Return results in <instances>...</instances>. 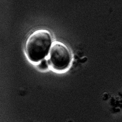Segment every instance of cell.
I'll list each match as a JSON object with an SVG mask.
<instances>
[{
  "label": "cell",
  "instance_id": "1",
  "mask_svg": "<svg viewBox=\"0 0 122 122\" xmlns=\"http://www.w3.org/2000/svg\"><path fill=\"white\" fill-rule=\"evenodd\" d=\"M52 44V37L50 32L45 30H36L26 41V55L31 61L39 62L48 55Z\"/></svg>",
  "mask_w": 122,
  "mask_h": 122
},
{
  "label": "cell",
  "instance_id": "2",
  "mask_svg": "<svg viewBox=\"0 0 122 122\" xmlns=\"http://www.w3.org/2000/svg\"><path fill=\"white\" fill-rule=\"evenodd\" d=\"M71 59V52L66 45L59 42L52 44L49 53V62L53 68L58 71L65 70Z\"/></svg>",
  "mask_w": 122,
  "mask_h": 122
},
{
  "label": "cell",
  "instance_id": "3",
  "mask_svg": "<svg viewBox=\"0 0 122 122\" xmlns=\"http://www.w3.org/2000/svg\"><path fill=\"white\" fill-rule=\"evenodd\" d=\"M49 61L45 59H43L40 61L38 64V67L41 70H45L48 69L49 67Z\"/></svg>",
  "mask_w": 122,
  "mask_h": 122
}]
</instances>
